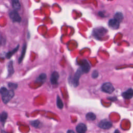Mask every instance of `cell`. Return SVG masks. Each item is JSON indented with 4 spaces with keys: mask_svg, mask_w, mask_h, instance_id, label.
<instances>
[{
    "mask_svg": "<svg viewBox=\"0 0 133 133\" xmlns=\"http://www.w3.org/2000/svg\"><path fill=\"white\" fill-rule=\"evenodd\" d=\"M107 32V30L103 27H99L93 30V35L97 38L103 37Z\"/></svg>",
    "mask_w": 133,
    "mask_h": 133,
    "instance_id": "6da1fadb",
    "label": "cell"
},
{
    "mask_svg": "<svg viewBox=\"0 0 133 133\" xmlns=\"http://www.w3.org/2000/svg\"><path fill=\"white\" fill-rule=\"evenodd\" d=\"M14 96V92L12 89L8 90V91L2 96V100L4 103L6 104L13 98Z\"/></svg>",
    "mask_w": 133,
    "mask_h": 133,
    "instance_id": "7a4b0ae2",
    "label": "cell"
},
{
    "mask_svg": "<svg viewBox=\"0 0 133 133\" xmlns=\"http://www.w3.org/2000/svg\"><path fill=\"white\" fill-rule=\"evenodd\" d=\"M101 89L106 93L111 94L114 90V88L110 83H105L102 85Z\"/></svg>",
    "mask_w": 133,
    "mask_h": 133,
    "instance_id": "3957f363",
    "label": "cell"
},
{
    "mask_svg": "<svg viewBox=\"0 0 133 133\" xmlns=\"http://www.w3.org/2000/svg\"><path fill=\"white\" fill-rule=\"evenodd\" d=\"M10 18L14 22H20L21 20V18L19 16V14L17 12V10H12L10 12L9 14Z\"/></svg>",
    "mask_w": 133,
    "mask_h": 133,
    "instance_id": "277c9868",
    "label": "cell"
},
{
    "mask_svg": "<svg viewBox=\"0 0 133 133\" xmlns=\"http://www.w3.org/2000/svg\"><path fill=\"white\" fill-rule=\"evenodd\" d=\"M98 126L101 128L104 129H108L112 127V124L111 122H110L107 119H103V120H101L99 122Z\"/></svg>",
    "mask_w": 133,
    "mask_h": 133,
    "instance_id": "5b68a950",
    "label": "cell"
},
{
    "mask_svg": "<svg viewBox=\"0 0 133 133\" xmlns=\"http://www.w3.org/2000/svg\"><path fill=\"white\" fill-rule=\"evenodd\" d=\"M80 69L82 71L83 73H87L89 72L90 69V66L86 60H84L82 61Z\"/></svg>",
    "mask_w": 133,
    "mask_h": 133,
    "instance_id": "8992f818",
    "label": "cell"
},
{
    "mask_svg": "<svg viewBox=\"0 0 133 133\" xmlns=\"http://www.w3.org/2000/svg\"><path fill=\"white\" fill-rule=\"evenodd\" d=\"M119 22L115 18L111 19L109 21V25L110 28L113 29H117L119 28Z\"/></svg>",
    "mask_w": 133,
    "mask_h": 133,
    "instance_id": "52a82bcc",
    "label": "cell"
},
{
    "mask_svg": "<svg viewBox=\"0 0 133 133\" xmlns=\"http://www.w3.org/2000/svg\"><path fill=\"white\" fill-rule=\"evenodd\" d=\"M83 73L82 71L81 70V69L79 68V69H78V70L77 71V72H76L74 78H73V84L74 85V86H77L78 85V81L79 79V77L81 75V74Z\"/></svg>",
    "mask_w": 133,
    "mask_h": 133,
    "instance_id": "ba28073f",
    "label": "cell"
},
{
    "mask_svg": "<svg viewBox=\"0 0 133 133\" xmlns=\"http://www.w3.org/2000/svg\"><path fill=\"white\" fill-rule=\"evenodd\" d=\"M59 75L57 72L54 71L51 75L50 77V82L52 84L55 85L58 83V80L59 78Z\"/></svg>",
    "mask_w": 133,
    "mask_h": 133,
    "instance_id": "9c48e42d",
    "label": "cell"
},
{
    "mask_svg": "<svg viewBox=\"0 0 133 133\" xmlns=\"http://www.w3.org/2000/svg\"><path fill=\"white\" fill-rule=\"evenodd\" d=\"M122 96L125 99H131L133 97V89L129 88L122 93Z\"/></svg>",
    "mask_w": 133,
    "mask_h": 133,
    "instance_id": "30bf717a",
    "label": "cell"
},
{
    "mask_svg": "<svg viewBox=\"0 0 133 133\" xmlns=\"http://www.w3.org/2000/svg\"><path fill=\"white\" fill-rule=\"evenodd\" d=\"M76 130L77 132L84 133L87 130V126L84 123H80L76 126Z\"/></svg>",
    "mask_w": 133,
    "mask_h": 133,
    "instance_id": "8fae6325",
    "label": "cell"
},
{
    "mask_svg": "<svg viewBox=\"0 0 133 133\" xmlns=\"http://www.w3.org/2000/svg\"><path fill=\"white\" fill-rule=\"evenodd\" d=\"M7 68H8V76L9 77H10L14 73V66H13V62L12 61H9V63H8Z\"/></svg>",
    "mask_w": 133,
    "mask_h": 133,
    "instance_id": "7c38bea8",
    "label": "cell"
},
{
    "mask_svg": "<svg viewBox=\"0 0 133 133\" xmlns=\"http://www.w3.org/2000/svg\"><path fill=\"white\" fill-rule=\"evenodd\" d=\"M26 44L25 43V44H23V47H22V49L21 54L20 57L19 58V60H18L19 63H20L22 62V61L23 60V59L24 57L25 52H26Z\"/></svg>",
    "mask_w": 133,
    "mask_h": 133,
    "instance_id": "4fadbf2b",
    "label": "cell"
},
{
    "mask_svg": "<svg viewBox=\"0 0 133 133\" xmlns=\"http://www.w3.org/2000/svg\"><path fill=\"white\" fill-rule=\"evenodd\" d=\"M12 6L15 10H18L20 9V4L19 0H11Z\"/></svg>",
    "mask_w": 133,
    "mask_h": 133,
    "instance_id": "5bb4252c",
    "label": "cell"
},
{
    "mask_svg": "<svg viewBox=\"0 0 133 133\" xmlns=\"http://www.w3.org/2000/svg\"><path fill=\"white\" fill-rule=\"evenodd\" d=\"M96 117V115L92 112H89L86 115V118L88 121H94Z\"/></svg>",
    "mask_w": 133,
    "mask_h": 133,
    "instance_id": "9a60e30c",
    "label": "cell"
},
{
    "mask_svg": "<svg viewBox=\"0 0 133 133\" xmlns=\"http://www.w3.org/2000/svg\"><path fill=\"white\" fill-rule=\"evenodd\" d=\"M19 45H18L15 49H14L12 51H9L8 52H7V54H6V57L7 58H10L16 52H17V50H18V49H19Z\"/></svg>",
    "mask_w": 133,
    "mask_h": 133,
    "instance_id": "2e32d148",
    "label": "cell"
},
{
    "mask_svg": "<svg viewBox=\"0 0 133 133\" xmlns=\"http://www.w3.org/2000/svg\"><path fill=\"white\" fill-rule=\"evenodd\" d=\"M114 18L120 22L123 19V15L120 12H116L114 15Z\"/></svg>",
    "mask_w": 133,
    "mask_h": 133,
    "instance_id": "e0dca14e",
    "label": "cell"
},
{
    "mask_svg": "<svg viewBox=\"0 0 133 133\" xmlns=\"http://www.w3.org/2000/svg\"><path fill=\"white\" fill-rule=\"evenodd\" d=\"M7 118V113L6 112H3L0 114V121L2 123H4Z\"/></svg>",
    "mask_w": 133,
    "mask_h": 133,
    "instance_id": "ac0fdd59",
    "label": "cell"
},
{
    "mask_svg": "<svg viewBox=\"0 0 133 133\" xmlns=\"http://www.w3.org/2000/svg\"><path fill=\"white\" fill-rule=\"evenodd\" d=\"M57 105L58 108L61 109L63 107V102L61 99V98L58 96L57 97Z\"/></svg>",
    "mask_w": 133,
    "mask_h": 133,
    "instance_id": "d6986e66",
    "label": "cell"
},
{
    "mask_svg": "<svg viewBox=\"0 0 133 133\" xmlns=\"http://www.w3.org/2000/svg\"><path fill=\"white\" fill-rule=\"evenodd\" d=\"M47 76L46 74L45 73H42L37 78L36 81L37 82H41V81H43L44 80H45L46 79Z\"/></svg>",
    "mask_w": 133,
    "mask_h": 133,
    "instance_id": "ffe728a7",
    "label": "cell"
},
{
    "mask_svg": "<svg viewBox=\"0 0 133 133\" xmlns=\"http://www.w3.org/2000/svg\"><path fill=\"white\" fill-rule=\"evenodd\" d=\"M8 87L12 89V90L13 89H16L17 88V86H18V85L16 83H9L8 84Z\"/></svg>",
    "mask_w": 133,
    "mask_h": 133,
    "instance_id": "44dd1931",
    "label": "cell"
},
{
    "mask_svg": "<svg viewBox=\"0 0 133 133\" xmlns=\"http://www.w3.org/2000/svg\"><path fill=\"white\" fill-rule=\"evenodd\" d=\"M39 121L38 120H35V121H33L32 122H31V124L32 125V126L35 127H37L38 126V125H39Z\"/></svg>",
    "mask_w": 133,
    "mask_h": 133,
    "instance_id": "7402d4cb",
    "label": "cell"
},
{
    "mask_svg": "<svg viewBox=\"0 0 133 133\" xmlns=\"http://www.w3.org/2000/svg\"><path fill=\"white\" fill-rule=\"evenodd\" d=\"M8 90L6 88H5V87H2L1 88V89H0V93L3 96L4 94H5L8 91Z\"/></svg>",
    "mask_w": 133,
    "mask_h": 133,
    "instance_id": "603a6c76",
    "label": "cell"
},
{
    "mask_svg": "<svg viewBox=\"0 0 133 133\" xmlns=\"http://www.w3.org/2000/svg\"><path fill=\"white\" fill-rule=\"evenodd\" d=\"M98 74H99L97 70H95L94 71L92 72V74H91V76H92V78H96L98 76Z\"/></svg>",
    "mask_w": 133,
    "mask_h": 133,
    "instance_id": "cb8c5ba5",
    "label": "cell"
},
{
    "mask_svg": "<svg viewBox=\"0 0 133 133\" xmlns=\"http://www.w3.org/2000/svg\"><path fill=\"white\" fill-rule=\"evenodd\" d=\"M68 132H73V131H68Z\"/></svg>",
    "mask_w": 133,
    "mask_h": 133,
    "instance_id": "d4e9b609",
    "label": "cell"
}]
</instances>
